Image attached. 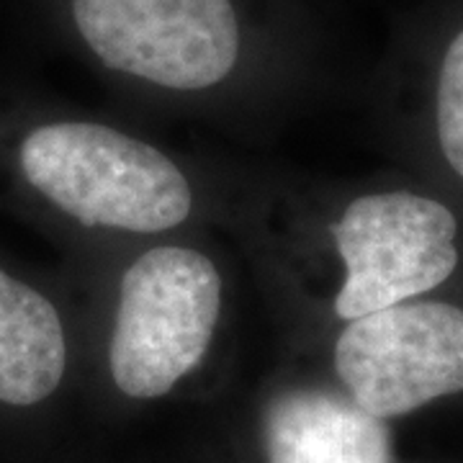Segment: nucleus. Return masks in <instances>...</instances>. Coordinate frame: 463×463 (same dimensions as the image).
<instances>
[{
  "mask_svg": "<svg viewBox=\"0 0 463 463\" xmlns=\"http://www.w3.org/2000/svg\"><path fill=\"white\" fill-rule=\"evenodd\" d=\"M18 165L26 183L85 227L155 232L183 224L191 183L147 142L96 121H52L24 137Z\"/></svg>",
  "mask_w": 463,
  "mask_h": 463,
  "instance_id": "1",
  "label": "nucleus"
},
{
  "mask_svg": "<svg viewBox=\"0 0 463 463\" xmlns=\"http://www.w3.org/2000/svg\"><path fill=\"white\" fill-rule=\"evenodd\" d=\"M222 312V276L191 248L142 252L121 276L109 368L132 399L165 397L206 355Z\"/></svg>",
  "mask_w": 463,
  "mask_h": 463,
  "instance_id": "2",
  "label": "nucleus"
},
{
  "mask_svg": "<svg viewBox=\"0 0 463 463\" xmlns=\"http://www.w3.org/2000/svg\"><path fill=\"white\" fill-rule=\"evenodd\" d=\"M72 21L103 65L167 90H206L240 60L232 0H72Z\"/></svg>",
  "mask_w": 463,
  "mask_h": 463,
  "instance_id": "3",
  "label": "nucleus"
},
{
  "mask_svg": "<svg viewBox=\"0 0 463 463\" xmlns=\"http://www.w3.org/2000/svg\"><path fill=\"white\" fill-rule=\"evenodd\" d=\"M456 234L453 212L428 196L389 191L350 201L332 224L345 263L335 315L353 322L448 281L458 265Z\"/></svg>",
  "mask_w": 463,
  "mask_h": 463,
  "instance_id": "4",
  "label": "nucleus"
},
{
  "mask_svg": "<svg viewBox=\"0 0 463 463\" xmlns=\"http://www.w3.org/2000/svg\"><path fill=\"white\" fill-rule=\"evenodd\" d=\"M335 371L373 417L410 414L463 392V309L404 301L358 317L335 343Z\"/></svg>",
  "mask_w": 463,
  "mask_h": 463,
  "instance_id": "5",
  "label": "nucleus"
},
{
  "mask_svg": "<svg viewBox=\"0 0 463 463\" xmlns=\"http://www.w3.org/2000/svg\"><path fill=\"white\" fill-rule=\"evenodd\" d=\"M268 463H392L386 420L327 389H294L265 414Z\"/></svg>",
  "mask_w": 463,
  "mask_h": 463,
  "instance_id": "6",
  "label": "nucleus"
},
{
  "mask_svg": "<svg viewBox=\"0 0 463 463\" xmlns=\"http://www.w3.org/2000/svg\"><path fill=\"white\" fill-rule=\"evenodd\" d=\"M67 337L54 304L0 268V402L33 407L57 392Z\"/></svg>",
  "mask_w": 463,
  "mask_h": 463,
  "instance_id": "7",
  "label": "nucleus"
},
{
  "mask_svg": "<svg viewBox=\"0 0 463 463\" xmlns=\"http://www.w3.org/2000/svg\"><path fill=\"white\" fill-rule=\"evenodd\" d=\"M438 139L448 165L463 178V29L448 44L438 75Z\"/></svg>",
  "mask_w": 463,
  "mask_h": 463,
  "instance_id": "8",
  "label": "nucleus"
}]
</instances>
